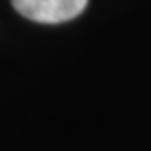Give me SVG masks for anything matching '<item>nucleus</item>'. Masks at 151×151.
Listing matches in <instances>:
<instances>
[{"label":"nucleus","instance_id":"obj_1","mask_svg":"<svg viewBox=\"0 0 151 151\" xmlns=\"http://www.w3.org/2000/svg\"><path fill=\"white\" fill-rule=\"evenodd\" d=\"M17 11L35 22L58 24L78 17L88 0H11Z\"/></svg>","mask_w":151,"mask_h":151}]
</instances>
